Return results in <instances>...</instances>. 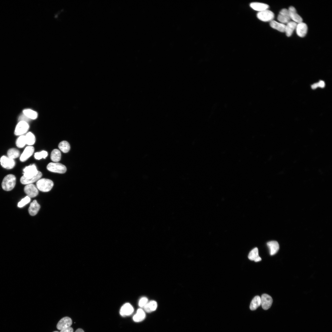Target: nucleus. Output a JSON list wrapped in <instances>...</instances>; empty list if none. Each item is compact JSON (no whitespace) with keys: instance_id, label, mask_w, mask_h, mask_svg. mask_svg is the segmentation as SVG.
<instances>
[{"instance_id":"nucleus-33","label":"nucleus","mask_w":332,"mask_h":332,"mask_svg":"<svg viewBox=\"0 0 332 332\" xmlns=\"http://www.w3.org/2000/svg\"><path fill=\"white\" fill-rule=\"evenodd\" d=\"M30 200V197L27 196L18 202V207L21 208L28 203Z\"/></svg>"},{"instance_id":"nucleus-36","label":"nucleus","mask_w":332,"mask_h":332,"mask_svg":"<svg viewBox=\"0 0 332 332\" xmlns=\"http://www.w3.org/2000/svg\"><path fill=\"white\" fill-rule=\"evenodd\" d=\"M60 332H73V330L70 326L61 330Z\"/></svg>"},{"instance_id":"nucleus-38","label":"nucleus","mask_w":332,"mask_h":332,"mask_svg":"<svg viewBox=\"0 0 332 332\" xmlns=\"http://www.w3.org/2000/svg\"><path fill=\"white\" fill-rule=\"evenodd\" d=\"M318 87V83H314L311 86V87L313 89H316Z\"/></svg>"},{"instance_id":"nucleus-20","label":"nucleus","mask_w":332,"mask_h":332,"mask_svg":"<svg viewBox=\"0 0 332 332\" xmlns=\"http://www.w3.org/2000/svg\"><path fill=\"white\" fill-rule=\"evenodd\" d=\"M297 23L293 21H290L286 25L285 32L288 37L290 36L295 29Z\"/></svg>"},{"instance_id":"nucleus-35","label":"nucleus","mask_w":332,"mask_h":332,"mask_svg":"<svg viewBox=\"0 0 332 332\" xmlns=\"http://www.w3.org/2000/svg\"><path fill=\"white\" fill-rule=\"evenodd\" d=\"M19 121H25L27 123V122L29 121L30 119L29 118L26 116L24 115V114L21 115L19 117Z\"/></svg>"},{"instance_id":"nucleus-30","label":"nucleus","mask_w":332,"mask_h":332,"mask_svg":"<svg viewBox=\"0 0 332 332\" xmlns=\"http://www.w3.org/2000/svg\"><path fill=\"white\" fill-rule=\"evenodd\" d=\"M7 154L8 157L14 160L19 157L20 153L19 151L17 149L11 148L8 150Z\"/></svg>"},{"instance_id":"nucleus-26","label":"nucleus","mask_w":332,"mask_h":332,"mask_svg":"<svg viewBox=\"0 0 332 332\" xmlns=\"http://www.w3.org/2000/svg\"><path fill=\"white\" fill-rule=\"evenodd\" d=\"M61 154L60 151L57 149H53L50 158L51 160L55 162H57L61 160Z\"/></svg>"},{"instance_id":"nucleus-11","label":"nucleus","mask_w":332,"mask_h":332,"mask_svg":"<svg viewBox=\"0 0 332 332\" xmlns=\"http://www.w3.org/2000/svg\"><path fill=\"white\" fill-rule=\"evenodd\" d=\"M72 323L71 319L68 317H65L62 318L58 322L57 328L58 330L70 327Z\"/></svg>"},{"instance_id":"nucleus-39","label":"nucleus","mask_w":332,"mask_h":332,"mask_svg":"<svg viewBox=\"0 0 332 332\" xmlns=\"http://www.w3.org/2000/svg\"><path fill=\"white\" fill-rule=\"evenodd\" d=\"M75 332H84V331L82 329L79 328L77 329Z\"/></svg>"},{"instance_id":"nucleus-6","label":"nucleus","mask_w":332,"mask_h":332,"mask_svg":"<svg viewBox=\"0 0 332 332\" xmlns=\"http://www.w3.org/2000/svg\"><path fill=\"white\" fill-rule=\"evenodd\" d=\"M23 176L29 178L36 175L38 171L35 164H32L26 167L23 169Z\"/></svg>"},{"instance_id":"nucleus-23","label":"nucleus","mask_w":332,"mask_h":332,"mask_svg":"<svg viewBox=\"0 0 332 332\" xmlns=\"http://www.w3.org/2000/svg\"><path fill=\"white\" fill-rule=\"evenodd\" d=\"M145 317V314L143 310L141 309H139L136 314L133 316V319L134 322H139L144 320Z\"/></svg>"},{"instance_id":"nucleus-10","label":"nucleus","mask_w":332,"mask_h":332,"mask_svg":"<svg viewBox=\"0 0 332 332\" xmlns=\"http://www.w3.org/2000/svg\"><path fill=\"white\" fill-rule=\"evenodd\" d=\"M277 19L280 23L284 24L290 21L288 10L286 8L282 9L279 12Z\"/></svg>"},{"instance_id":"nucleus-17","label":"nucleus","mask_w":332,"mask_h":332,"mask_svg":"<svg viewBox=\"0 0 332 332\" xmlns=\"http://www.w3.org/2000/svg\"><path fill=\"white\" fill-rule=\"evenodd\" d=\"M250 6L253 9L259 12L267 10L269 8L268 5L258 2H251L250 4Z\"/></svg>"},{"instance_id":"nucleus-14","label":"nucleus","mask_w":332,"mask_h":332,"mask_svg":"<svg viewBox=\"0 0 332 332\" xmlns=\"http://www.w3.org/2000/svg\"><path fill=\"white\" fill-rule=\"evenodd\" d=\"M42 176V174L41 172L38 171L36 175L29 178H27L22 176L20 178V182L22 184H32V183L37 181L40 179Z\"/></svg>"},{"instance_id":"nucleus-22","label":"nucleus","mask_w":332,"mask_h":332,"mask_svg":"<svg viewBox=\"0 0 332 332\" xmlns=\"http://www.w3.org/2000/svg\"><path fill=\"white\" fill-rule=\"evenodd\" d=\"M270 25L272 28L280 32H285L286 25L284 24L273 20L270 22Z\"/></svg>"},{"instance_id":"nucleus-3","label":"nucleus","mask_w":332,"mask_h":332,"mask_svg":"<svg viewBox=\"0 0 332 332\" xmlns=\"http://www.w3.org/2000/svg\"><path fill=\"white\" fill-rule=\"evenodd\" d=\"M47 168L51 172L60 174L65 173L67 170L65 165L57 162L49 163L47 165Z\"/></svg>"},{"instance_id":"nucleus-40","label":"nucleus","mask_w":332,"mask_h":332,"mask_svg":"<svg viewBox=\"0 0 332 332\" xmlns=\"http://www.w3.org/2000/svg\"><path fill=\"white\" fill-rule=\"evenodd\" d=\"M59 332L57 331H54V332Z\"/></svg>"},{"instance_id":"nucleus-16","label":"nucleus","mask_w":332,"mask_h":332,"mask_svg":"<svg viewBox=\"0 0 332 332\" xmlns=\"http://www.w3.org/2000/svg\"><path fill=\"white\" fill-rule=\"evenodd\" d=\"M134 311L132 306L129 303L124 304L121 307L120 310V314L122 316H129Z\"/></svg>"},{"instance_id":"nucleus-15","label":"nucleus","mask_w":332,"mask_h":332,"mask_svg":"<svg viewBox=\"0 0 332 332\" xmlns=\"http://www.w3.org/2000/svg\"><path fill=\"white\" fill-rule=\"evenodd\" d=\"M34 151V147L31 146L26 147L20 157V160L22 162L26 160L33 154Z\"/></svg>"},{"instance_id":"nucleus-5","label":"nucleus","mask_w":332,"mask_h":332,"mask_svg":"<svg viewBox=\"0 0 332 332\" xmlns=\"http://www.w3.org/2000/svg\"><path fill=\"white\" fill-rule=\"evenodd\" d=\"M29 128V125L27 122L23 121H20L16 127L14 134L17 136L22 135L27 131Z\"/></svg>"},{"instance_id":"nucleus-9","label":"nucleus","mask_w":332,"mask_h":332,"mask_svg":"<svg viewBox=\"0 0 332 332\" xmlns=\"http://www.w3.org/2000/svg\"><path fill=\"white\" fill-rule=\"evenodd\" d=\"M24 191L27 196L30 198L35 197L38 194L37 188L32 184H27L24 187Z\"/></svg>"},{"instance_id":"nucleus-24","label":"nucleus","mask_w":332,"mask_h":332,"mask_svg":"<svg viewBox=\"0 0 332 332\" xmlns=\"http://www.w3.org/2000/svg\"><path fill=\"white\" fill-rule=\"evenodd\" d=\"M261 305L260 297L258 295L255 296L252 300L250 306L251 310H254Z\"/></svg>"},{"instance_id":"nucleus-8","label":"nucleus","mask_w":332,"mask_h":332,"mask_svg":"<svg viewBox=\"0 0 332 332\" xmlns=\"http://www.w3.org/2000/svg\"><path fill=\"white\" fill-rule=\"evenodd\" d=\"M0 162L2 166L6 169H12L15 165V162L14 159L5 156L1 157Z\"/></svg>"},{"instance_id":"nucleus-28","label":"nucleus","mask_w":332,"mask_h":332,"mask_svg":"<svg viewBox=\"0 0 332 332\" xmlns=\"http://www.w3.org/2000/svg\"><path fill=\"white\" fill-rule=\"evenodd\" d=\"M58 148L63 152L67 153L70 150V147L69 144L67 141L64 140L60 143L58 145Z\"/></svg>"},{"instance_id":"nucleus-21","label":"nucleus","mask_w":332,"mask_h":332,"mask_svg":"<svg viewBox=\"0 0 332 332\" xmlns=\"http://www.w3.org/2000/svg\"><path fill=\"white\" fill-rule=\"evenodd\" d=\"M248 259L255 262H258L261 260V258L259 255L258 250L257 247H255L251 250L248 255Z\"/></svg>"},{"instance_id":"nucleus-13","label":"nucleus","mask_w":332,"mask_h":332,"mask_svg":"<svg viewBox=\"0 0 332 332\" xmlns=\"http://www.w3.org/2000/svg\"><path fill=\"white\" fill-rule=\"evenodd\" d=\"M295 30L297 35L299 37L302 38L306 35L308 27L306 23L302 22L297 24Z\"/></svg>"},{"instance_id":"nucleus-2","label":"nucleus","mask_w":332,"mask_h":332,"mask_svg":"<svg viewBox=\"0 0 332 332\" xmlns=\"http://www.w3.org/2000/svg\"><path fill=\"white\" fill-rule=\"evenodd\" d=\"M53 185V183L51 180L45 178L40 179L36 183L38 189L42 192L50 191Z\"/></svg>"},{"instance_id":"nucleus-12","label":"nucleus","mask_w":332,"mask_h":332,"mask_svg":"<svg viewBox=\"0 0 332 332\" xmlns=\"http://www.w3.org/2000/svg\"><path fill=\"white\" fill-rule=\"evenodd\" d=\"M290 19L297 24L302 22V17L298 14L295 8L293 6H290L288 9Z\"/></svg>"},{"instance_id":"nucleus-27","label":"nucleus","mask_w":332,"mask_h":332,"mask_svg":"<svg viewBox=\"0 0 332 332\" xmlns=\"http://www.w3.org/2000/svg\"><path fill=\"white\" fill-rule=\"evenodd\" d=\"M23 114L30 119L34 120L38 117L37 113L30 109H26L23 111Z\"/></svg>"},{"instance_id":"nucleus-19","label":"nucleus","mask_w":332,"mask_h":332,"mask_svg":"<svg viewBox=\"0 0 332 332\" xmlns=\"http://www.w3.org/2000/svg\"><path fill=\"white\" fill-rule=\"evenodd\" d=\"M267 245L270 250L271 255H273L276 254L279 249V245L278 242L275 241H271L268 242Z\"/></svg>"},{"instance_id":"nucleus-4","label":"nucleus","mask_w":332,"mask_h":332,"mask_svg":"<svg viewBox=\"0 0 332 332\" xmlns=\"http://www.w3.org/2000/svg\"><path fill=\"white\" fill-rule=\"evenodd\" d=\"M256 16L259 20L265 22H270L274 18L273 12L268 9L258 12Z\"/></svg>"},{"instance_id":"nucleus-18","label":"nucleus","mask_w":332,"mask_h":332,"mask_svg":"<svg viewBox=\"0 0 332 332\" xmlns=\"http://www.w3.org/2000/svg\"><path fill=\"white\" fill-rule=\"evenodd\" d=\"M40 208V205L36 200H34L30 204L28 208L29 213L31 215L34 216L37 214Z\"/></svg>"},{"instance_id":"nucleus-29","label":"nucleus","mask_w":332,"mask_h":332,"mask_svg":"<svg viewBox=\"0 0 332 332\" xmlns=\"http://www.w3.org/2000/svg\"><path fill=\"white\" fill-rule=\"evenodd\" d=\"M25 136L26 144L29 146H31L35 143V138L34 135L32 133L29 132Z\"/></svg>"},{"instance_id":"nucleus-25","label":"nucleus","mask_w":332,"mask_h":332,"mask_svg":"<svg viewBox=\"0 0 332 332\" xmlns=\"http://www.w3.org/2000/svg\"><path fill=\"white\" fill-rule=\"evenodd\" d=\"M157 307V302L155 301H151L148 302L144 308L146 312L149 313L155 310Z\"/></svg>"},{"instance_id":"nucleus-34","label":"nucleus","mask_w":332,"mask_h":332,"mask_svg":"<svg viewBox=\"0 0 332 332\" xmlns=\"http://www.w3.org/2000/svg\"><path fill=\"white\" fill-rule=\"evenodd\" d=\"M148 299L145 297L141 298L139 301L138 305L141 307H144L148 303Z\"/></svg>"},{"instance_id":"nucleus-1","label":"nucleus","mask_w":332,"mask_h":332,"mask_svg":"<svg viewBox=\"0 0 332 332\" xmlns=\"http://www.w3.org/2000/svg\"><path fill=\"white\" fill-rule=\"evenodd\" d=\"M16 182V178L13 174H8L4 178L2 183V189L6 191H9L12 190L14 187Z\"/></svg>"},{"instance_id":"nucleus-37","label":"nucleus","mask_w":332,"mask_h":332,"mask_svg":"<svg viewBox=\"0 0 332 332\" xmlns=\"http://www.w3.org/2000/svg\"><path fill=\"white\" fill-rule=\"evenodd\" d=\"M318 87L321 88H323L325 86V83L323 81H320L318 83Z\"/></svg>"},{"instance_id":"nucleus-7","label":"nucleus","mask_w":332,"mask_h":332,"mask_svg":"<svg viewBox=\"0 0 332 332\" xmlns=\"http://www.w3.org/2000/svg\"><path fill=\"white\" fill-rule=\"evenodd\" d=\"M260 299L261 305L264 310H268L271 307L273 302V299L270 295L264 294L262 295Z\"/></svg>"},{"instance_id":"nucleus-31","label":"nucleus","mask_w":332,"mask_h":332,"mask_svg":"<svg viewBox=\"0 0 332 332\" xmlns=\"http://www.w3.org/2000/svg\"><path fill=\"white\" fill-rule=\"evenodd\" d=\"M16 144V146L18 148L23 147L26 144L25 136L23 135L20 136L17 139Z\"/></svg>"},{"instance_id":"nucleus-32","label":"nucleus","mask_w":332,"mask_h":332,"mask_svg":"<svg viewBox=\"0 0 332 332\" xmlns=\"http://www.w3.org/2000/svg\"><path fill=\"white\" fill-rule=\"evenodd\" d=\"M47 156V152L45 151H42L40 152H36L34 154V156L35 159L39 160L42 158L45 159Z\"/></svg>"}]
</instances>
